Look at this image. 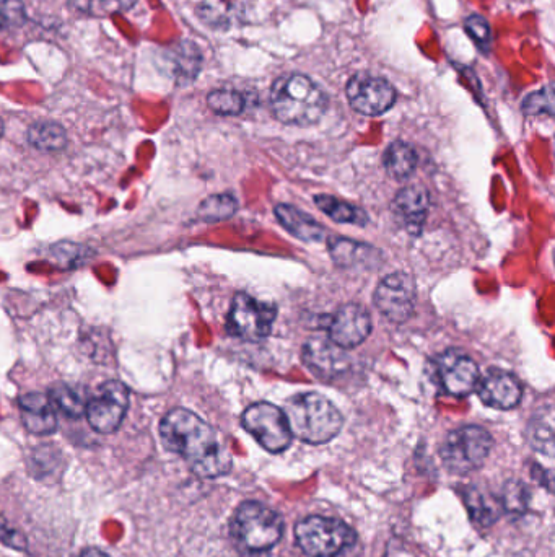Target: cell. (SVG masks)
I'll use <instances>...</instances> for the list:
<instances>
[{
	"label": "cell",
	"mask_w": 555,
	"mask_h": 557,
	"mask_svg": "<svg viewBox=\"0 0 555 557\" xmlns=\"http://www.w3.org/2000/svg\"><path fill=\"white\" fill-rule=\"evenodd\" d=\"M160 437L201 478H220L232 470V455L206 421L188 409L176 408L160 422Z\"/></svg>",
	"instance_id": "1"
},
{
	"label": "cell",
	"mask_w": 555,
	"mask_h": 557,
	"mask_svg": "<svg viewBox=\"0 0 555 557\" xmlns=\"http://www.w3.org/2000/svg\"><path fill=\"white\" fill-rule=\"evenodd\" d=\"M271 110L280 123L310 126L320 121L328 108V97L303 74L282 75L271 90Z\"/></svg>",
	"instance_id": "2"
},
{
	"label": "cell",
	"mask_w": 555,
	"mask_h": 557,
	"mask_svg": "<svg viewBox=\"0 0 555 557\" xmlns=\"http://www.w3.org/2000/svg\"><path fill=\"white\" fill-rule=\"evenodd\" d=\"M284 414L293 437L311 445H321L333 440L344 424L339 409L318 393L292 396L285 403Z\"/></svg>",
	"instance_id": "3"
},
{
	"label": "cell",
	"mask_w": 555,
	"mask_h": 557,
	"mask_svg": "<svg viewBox=\"0 0 555 557\" xmlns=\"http://www.w3.org/2000/svg\"><path fill=\"white\" fill-rule=\"evenodd\" d=\"M230 533L243 553L266 556L282 538L284 522L276 510L248 500L236 509Z\"/></svg>",
	"instance_id": "4"
},
{
	"label": "cell",
	"mask_w": 555,
	"mask_h": 557,
	"mask_svg": "<svg viewBox=\"0 0 555 557\" xmlns=\"http://www.w3.org/2000/svg\"><path fill=\"white\" fill-rule=\"evenodd\" d=\"M295 538L303 553L310 557H334L357 543L355 531L336 518H303L295 527Z\"/></svg>",
	"instance_id": "5"
},
{
	"label": "cell",
	"mask_w": 555,
	"mask_h": 557,
	"mask_svg": "<svg viewBox=\"0 0 555 557\" xmlns=\"http://www.w3.org/2000/svg\"><path fill=\"white\" fill-rule=\"evenodd\" d=\"M492 450V435L484 427L464 426L453 430L442 445V460L451 473L479 470Z\"/></svg>",
	"instance_id": "6"
},
{
	"label": "cell",
	"mask_w": 555,
	"mask_h": 557,
	"mask_svg": "<svg viewBox=\"0 0 555 557\" xmlns=\"http://www.w3.org/2000/svg\"><path fill=\"white\" fill-rule=\"evenodd\" d=\"M276 315L277 308L271 303L259 302L251 295L240 292L235 295L228 313V334L248 343H258L271 334Z\"/></svg>",
	"instance_id": "7"
},
{
	"label": "cell",
	"mask_w": 555,
	"mask_h": 557,
	"mask_svg": "<svg viewBox=\"0 0 555 557\" xmlns=\"http://www.w3.org/2000/svg\"><path fill=\"white\" fill-rule=\"evenodd\" d=\"M241 424L267 452H285L292 443L293 435L287 417L274 404H251L241 416Z\"/></svg>",
	"instance_id": "8"
},
{
	"label": "cell",
	"mask_w": 555,
	"mask_h": 557,
	"mask_svg": "<svg viewBox=\"0 0 555 557\" xmlns=\"http://www.w3.org/2000/svg\"><path fill=\"white\" fill-rule=\"evenodd\" d=\"M129 408V390L123 382L111 380L98 388L92 400L85 404L88 424L100 434H113L123 424Z\"/></svg>",
	"instance_id": "9"
},
{
	"label": "cell",
	"mask_w": 555,
	"mask_h": 557,
	"mask_svg": "<svg viewBox=\"0 0 555 557\" xmlns=\"http://www.w3.org/2000/svg\"><path fill=\"white\" fill-rule=\"evenodd\" d=\"M375 305L381 315L393 323H404L416 308V282L406 272L389 274L378 284Z\"/></svg>",
	"instance_id": "10"
},
{
	"label": "cell",
	"mask_w": 555,
	"mask_h": 557,
	"mask_svg": "<svg viewBox=\"0 0 555 557\" xmlns=\"http://www.w3.org/2000/svg\"><path fill=\"white\" fill-rule=\"evenodd\" d=\"M433 373L440 388L456 398L471 395L479 380L476 362L458 349H448L440 354L433 362Z\"/></svg>",
	"instance_id": "11"
},
{
	"label": "cell",
	"mask_w": 555,
	"mask_h": 557,
	"mask_svg": "<svg viewBox=\"0 0 555 557\" xmlns=\"http://www.w3.org/2000/svg\"><path fill=\"white\" fill-rule=\"evenodd\" d=\"M346 93L350 106L365 116L383 115L396 101L393 85L372 74H357L352 77L347 84Z\"/></svg>",
	"instance_id": "12"
},
{
	"label": "cell",
	"mask_w": 555,
	"mask_h": 557,
	"mask_svg": "<svg viewBox=\"0 0 555 557\" xmlns=\"http://www.w3.org/2000/svg\"><path fill=\"white\" fill-rule=\"evenodd\" d=\"M303 362L315 373L316 377L326 382H333L349 370L350 359L346 349L337 346L326 336L308 339L303 346Z\"/></svg>",
	"instance_id": "13"
},
{
	"label": "cell",
	"mask_w": 555,
	"mask_h": 557,
	"mask_svg": "<svg viewBox=\"0 0 555 557\" xmlns=\"http://www.w3.org/2000/svg\"><path fill=\"white\" fill-rule=\"evenodd\" d=\"M328 338L342 349H354L360 346L372 333V318L370 313L362 307L349 303L339 308L326 325Z\"/></svg>",
	"instance_id": "14"
},
{
	"label": "cell",
	"mask_w": 555,
	"mask_h": 557,
	"mask_svg": "<svg viewBox=\"0 0 555 557\" xmlns=\"http://www.w3.org/2000/svg\"><path fill=\"white\" fill-rule=\"evenodd\" d=\"M476 390L482 403L494 409H513L523 396L518 378L500 369L487 370L477 380Z\"/></svg>",
	"instance_id": "15"
},
{
	"label": "cell",
	"mask_w": 555,
	"mask_h": 557,
	"mask_svg": "<svg viewBox=\"0 0 555 557\" xmlns=\"http://www.w3.org/2000/svg\"><path fill=\"white\" fill-rule=\"evenodd\" d=\"M427 212H429V193L425 189L419 188V186L404 188L394 198V217L401 224V227H404L412 235H419L422 232L425 219H427Z\"/></svg>",
	"instance_id": "16"
},
{
	"label": "cell",
	"mask_w": 555,
	"mask_h": 557,
	"mask_svg": "<svg viewBox=\"0 0 555 557\" xmlns=\"http://www.w3.org/2000/svg\"><path fill=\"white\" fill-rule=\"evenodd\" d=\"M23 426L35 435H49L56 432L57 417L48 395L28 393L18 400Z\"/></svg>",
	"instance_id": "17"
},
{
	"label": "cell",
	"mask_w": 555,
	"mask_h": 557,
	"mask_svg": "<svg viewBox=\"0 0 555 557\" xmlns=\"http://www.w3.org/2000/svg\"><path fill=\"white\" fill-rule=\"evenodd\" d=\"M276 217L284 225L287 232L293 237L300 238L303 242H321L324 229L313 217L300 211L289 204H279L276 207Z\"/></svg>",
	"instance_id": "18"
},
{
	"label": "cell",
	"mask_w": 555,
	"mask_h": 557,
	"mask_svg": "<svg viewBox=\"0 0 555 557\" xmlns=\"http://www.w3.org/2000/svg\"><path fill=\"white\" fill-rule=\"evenodd\" d=\"M464 504L468 507L474 523L479 527L487 528L494 525L502 514V505L492 492L484 491L481 487L469 486L464 489Z\"/></svg>",
	"instance_id": "19"
},
{
	"label": "cell",
	"mask_w": 555,
	"mask_h": 557,
	"mask_svg": "<svg viewBox=\"0 0 555 557\" xmlns=\"http://www.w3.org/2000/svg\"><path fill=\"white\" fill-rule=\"evenodd\" d=\"M329 253L334 263L341 268H355L372 264L376 253L372 246L352 242L349 238H331L329 240Z\"/></svg>",
	"instance_id": "20"
},
{
	"label": "cell",
	"mask_w": 555,
	"mask_h": 557,
	"mask_svg": "<svg viewBox=\"0 0 555 557\" xmlns=\"http://www.w3.org/2000/svg\"><path fill=\"white\" fill-rule=\"evenodd\" d=\"M170 62L173 64V75L180 84H191L201 71L202 56L196 44L183 41L171 49Z\"/></svg>",
	"instance_id": "21"
},
{
	"label": "cell",
	"mask_w": 555,
	"mask_h": 557,
	"mask_svg": "<svg viewBox=\"0 0 555 557\" xmlns=\"http://www.w3.org/2000/svg\"><path fill=\"white\" fill-rule=\"evenodd\" d=\"M383 162H385L386 172L391 178L398 181L407 180V178H411L412 173L416 172V150L406 142H393L386 149Z\"/></svg>",
	"instance_id": "22"
},
{
	"label": "cell",
	"mask_w": 555,
	"mask_h": 557,
	"mask_svg": "<svg viewBox=\"0 0 555 557\" xmlns=\"http://www.w3.org/2000/svg\"><path fill=\"white\" fill-rule=\"evenodd\" d=\"M528 442L536 452L554 457V416L552 409H542L528 424Z\"/></svg>",
	"instance_id": "23"
},
{
	"label": "cell",
	"mask_w": 555,
	"mask_h": 557,
	"mask_svg": "<svg viewBox=\"0 0 555 557\" xmlns=\"http://www.w3.org/2000/svg\"><path fill=\"white\" fill-rule=\"evenodd\" d=\"M315 204L337 224H354L359 227L367 225V214L360 207L352 206L349 202H342L341 199L334 198V196L321 194V196H316Z\"/></svg>",
	"instance_id": "24"
},
{
	"label": "cell",
	"mask_w": 555,
	"mask_h": 557,
	"mask_svg": "<svg viewBox=\"0 0 555 557\" xmlns=\"http://www.w3.org/2000/svg\"><path fill=\"white\" fill-rule=\"evenodd\" d=\"M28 142L43 152H59L67 145V134L61 124L53 121H40L30 126Z\"/></svg>",
	"instance_id": "25"
},
{
	"label": "cell",
	"mask_w": 555,
	"mask_h": 557,
	"mask_svg": "<svg viewBox=\"0 0 555 557\" xmlns=\"http://www.w3.org/2000/svg\"><path fill=\"white\" fill-rule=\"evenodd\" d=\"M238 202L232 194H214L202 202L197 209V217L204 222H222L235 214Z\"/></svg>",
	"instance_id": "26"
},
{
	"label": "cell",
	"mask_w": 555,
	"mask_h": 557,
	"mask_svg": "<svg viewBox=\"0 0 555 557\" xmlns=\"http://www.w3.org/2000/svg\"><path fill=\"white\" fill-rule=\"evenodd\" d=\"M137 0H69L72 9L90 17H108L132 9Z\"/></svg>",
	"instance_id": "27"
},
{
	"label": "cell",
	"mask_w": 555,
	"mask_h": 557,
	"mask_svg": "<svg viewBox=\"0 0 555 557\" xmlns=\"http://www.w3.org/2000/svg\"><path fill=\"white\" fill-rule=\"evenodd\" d=\"M49 400L56 406L57 409H61L62 413L66 416L72 417V419H80V417L85 414V401L82 400V396L77 393V391L72 390L70 386L64 385V383H59V385H54L51 390H49Z\"/></svg>",
	"instance_id": "28"
},
{
	"label": "cell",
	"mask_w": 555,
	"mask_h": 557,
	"mask_svg": "<svg viewBox=\"0 0 555 557\" xmlns=\"http://www.w3.org/2000/svg\"><path fill=\"white\" fill-rule=\"evenodd\" d=\"M245 97L232 88H220L209 93L207 105L210 110L222 116L241 115L245 110Z\"/></svg>",
	"instance_id": "29"
},
{
	"label": "cell",
	"mask_w": 555,
	"mask_h": 557,
	"mask_svg": "<svg viewBox=\"0 0 555 557\" xmlns=\"http://www.w3.org/2000/svg\"><path fill=\"white\" fill-rule=\"evenodd\" d=\"M529 489L525 483L521 481H508L503 487L502 499L500 500V505H502L503 512L513 515V517H520V515L525 514L528 510L529 505Z\"/></svg>",
	"instance_id": "30"
},
{
	"label": "cell",
	"mask_w": 555,
	"mask_h": 557,
	"mask_svg": "<svg viewBox=\"0 0 555 557\" xmlns=\"http://www.w3.org/2000/svg\"><path fill=\"white\" fill-rule=\"evenodd\" d=\"M523 111L528 116L549 115L554 113V92L552 87L542 88L539 92L531 93L523 103Z\"/></svg>",
	"instance_id": "31"
},
{
	"label": "cell",
	"mask_w": 555,
	"mask_h": 557,
	"mask_svg": "<svg viewBox=\"0 0 555 557\" xmlns=\"http://www.w3.org/2000/svg\"><path fill=\"white\" fill-rule=\"evenodd\" d=\"M464 28H466L468 35L471 36L479 48L484 49V51L490 48L492 31H490L489 22H487L486 18L481 17V15H471V17L466 18Z\"/></svg>",
	"instance_id": "32"
},
{
	"label": "cell",
	"mask_w": 555,
	"mask_h": 557,
	"mask_svg": "<svg viewBox=\"0 0 555 557\" xmlns=\"http://www.w3.org/2000/svg\"><path fill=\"white\" fill-rule=\"evenodd\" d=\"M199 17L204 22L210 23L212 27H222L228 25V9L220 0H207L199 7Z\"/></svg>",
	"instance_id": "33"
},
{
	"label": "cell",
	"mask_w": 555,
	"mask_h": 557,
	"mask_svg": "<svg viewBox=\"0 0 555 557\" xmlns=\"http://www.w3.org/2000/svg\"><path fill=\"white\" fill-rule=\"evenodd\" d=\"M0 15L4 18L5 28L22 27L27 20L22 0H0Z\"/></svg>",
	"instance_id": "34"
},
{
	"label": "cell",
	"mask_w": 555,
	"mask_h": 557,
	"mask_svg": "<svg viewBox=\"0 0 555 557\" xmlns=\"http://www.w3.org/2000/svg\"><path fill=\"white\" fill-rule=\"evenodd\" d=\"M0 543L18 551H27L28 548L27 538L20 531L15 530L2 515H0Z\"/></svg>",
	"instance_id": "35"
},
{
	"label": "cell",
	"mask_w": 555,
	"mask_h": 557,
	"mask_svg": "<svg viewBox=\"0 0 555 557\" xmlns=\"http://www.w3.org/2000/svg\"><path fill=\"white\" fill-rule=\"evenodd\" d=\"M77 557H111L110 554L103 553L101 549L97 548H88L82 553L79 554Z\"/></svg>",
	"instance_id": "36"
},
{
	"label": "cell",
	"mask_w": 555,
	"mask_h": 557,
	"mask_svg": "<svg viewBox=\"0 0 555 557\" xmlns=\"http://www.w3.org/2000/svg\"><path fill=\"white\" fill-rule=\"evenodd\" d=\"M4 136V123H2V119H0V137Z\"/></svg>",
	"instance_id": "37"
},
{
	"label": "cell",
	"mask_w": 555,
	"mask_h": 557,
	"mask_svg": "<svg viewBox=\"0 0 555 557\" xmlns=\"http://www.w3.org/2000/svg\"><path fill=\"white\" fill-rule=\"evenodd\" d=\"M4 28H5L4 18H2V15H0V30H4Z\"/></svg>",
	"instance_id": "38"
}]
</instances>
